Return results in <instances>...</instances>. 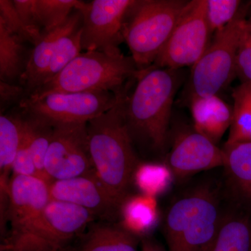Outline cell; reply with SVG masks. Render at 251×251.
<instances>
[{"mask_svg":"<svg viewBox=\"0 0 251 251\" xmlns=\"http://www.w3.org/2000/svg\"><path fill=\"white\" fill-rule=\"evenodd\" d=\"M130 82L118 94L111 108L87 122L89 151L97 177L120 209L138 160L126 117Z\"/></svg>","mask_w":251,"mask_h":251,"instance_id":"1","label":"cell"},{"mask_svg":"<svg viewBox=\"0 0 251 251\" xmlns=\"http://www.w3.org/2000/svg\"><path fill=\"white\" fill-rule=\"evenodd\" d=\"M138 83L128 96L126 117L132 130L155 149L164 148L168 138L172 106L179 86L176 70L151 66L140 71Z\"/></svg>","mask_w":251,"mask_h":251,"instance_id":"2","label":"cell"},{"mask_svg":"<svg viewBox=\"0 0 251 251\" xmlns=\"http://www.w3.org/2000/svg\"><path fill=\"white\" fill-rule=\"evenodd\" d=\"M140 72L133 58L126 57L122 52H86L77 56L58 75L31 92L27 99H40L53 93H118L133 78H138Z\"/></svg>","mask_w":251,"mask_h":251,"instance_id":"3","label":"cell"},{"mask_svg":"<svg viewBox=\"0 0 251 251\" xmlns=\"http://www.w3.org/2000/svg\"><path fill=\"white\" fill-rule=\"evenodd\" d=\"M188 1H136L125 22L124 39L131 52L138 70L151 67L179 22Z\"/></svg>","mask_w":251,"mask_h":251,"instance_id":"4","label":"cell"},{"mask_svg":"<svg viewBox=\"0 0 251 251\" xmlns=\"http://www.w3.org/2000/svg\"><path fill=\"white\" fill-rule=\"evenodd\" d=\"M222 220L216 198L209 190L199 189L171 206L166 221L169 251H207Z\"/></svg>","mask_w":251,"mask_h":251,"instance_id":"5","label":"cell"},{"mask_svg":"<svg viewBox=\"0 0 251 251\" xmlns=\"http://www.w3.org/2000/svg\"><path fill=\"white\" fill-rule=\"evenodd\" d=\"M249 9V6H242L227 25L216 31L205 52L193 66L189 85L191 100L217 95L237 76L238 50Z\"/></svg>","mask_w":251,"mask_h":251,"instance_id":"6","label":"cell"},{"mask_svg":"<svg viewBox=\"0 0 251 251\" xmlns=\"http://www.w3.org/2000/svg\"><path fill=\"white\" fill-rule=\"evenodd\" d=\"M93 213L51 199L42 215L21 237L3 241L1 251H62L94 221Z\"/></svg>","mask_w":251,"mask_h":251,"instance_id":"7","label":"cell"},{"mask_svg":"<svg viewBox=\"0 0 251 251\" xmlns=\"http://www.w3.org/2000/svg\"><path fill=\"white\" fill-rule=\"evenodd\" d=\"M206 0L188 1L169 40L155 61V67L178 70L193 66L209 45L210 27Z\"/></svg>","mask_w":251,"mask_h":251,"instance_id":"8","label":"cell"},{"mask_svg":"<svg viewBox=\"0 0 251 251\" xmlns=\"http://www.w3.org/2000/svg\"><path fill=\"white\" fill-rule=\"evenodd\" d=\"M119 93H53L40 99H23L21 107L29 116L52 125L87 123L111 108L117 102Z\"/></svg>","mask_w":251,"mask_h":251,"instance_id":"9","label":"cell"},{"mask_svg":"<svg viewBox=\"0 0 251 251\" xmlns=\"http://www.w3.org/2000/svg\"><path fill=\"white\" fill-rule=\"evenodd\" d=\"M133 0L80 1L75 10L82 16V49L87 52L119 53L123 36L126 16Z\"/></svg>","mask_w":251,"mask_h":251,"instance_id":"10","label":"cell"},{"mask_svg":"<svg viewBox=\"0 0 251 251\" xmlns=\"http://www.w3.org/2000/svg\"><path fill=\"white\" fill-rule=\"evenodd\" d=\"M45 169L52 181L94 171L89 151L87 123L53 125Z\"/></svg>","mask_w":251,"mask_h":251,"instance_id":"11","label":"cell"},{"mask_svg":"<svg viewBox=\"0 0 251 251\" xmlns=\"http://www.w3.org/2000/svg\"><path fill=\"white\" fill-rule=\"evenodd\" d=\"M7 199L5 216L9 230L3 241L21 237L39 220L51 200L49 184L39 178L13 175Z\"/></svg>","mask_w":251,"mask_h":251,"instance_id":"12","label":"cell"},{"mask_svg":"<svg viewBox=\"0 0 251 251\" xmlns=\"http://www.w3.org/2000/svg\"><path fill=\"white\" fill-rule=\"evenodd\" d=\"M225 163L224 150L196 130L180 135L169 156L172 173L182 178L198 172L224 167Z\"/></svg>","mask_w":251,"mask_h":251,"instance_id":"13","label":"cell"},{"mask_svg":"<svg viewBox=\"0 0 251 251\" xmlns=\"http://www.w3.org/2000/svg\"><path fill=\"white\" fill-rule=\"evenodd\" d=\"M52 200L83 208L95 216H105L119 209L95 171L70 179L54 180L49 184Z\"/></svg>","mask_w":251,"mask_h":251,"instance_id":"14","label":"cell"},{"mask_svg":"<svg viewBox=\"0 0 251 251\" xmlns=\"http://www.w3.org/2000/svg\"><path fill=\"white\" fill-rule=\"evenodd\" d=\"M191 101L194 130L217 144L230 128L233 109L218 95L196 97Z\"/></svg>","mask_w":251,"mask_h":251,"instance_id":"15","label":"cell"},{"mask_svg":"<svg viewBox=\"0 0 251 251\" xmlns=\"http://www.w3.org/2000/svg\"><path fill=\"white\" fill-rule=\"evenodd\" d=\"M69 19L61 27L44 33L41 40L34 45L21 76V82L31 92L40 87L44 82L56 44L67 29Z\"/></svg>","mask_w":251,"mask_h":251,"instance_id":"16","label":"cell"},{"mask_svg":"<svg viewBox=\"0 0 251 251\" xmlns=\"http://www.w3.org/2000/svg\"><path fill=\"white\" fill-rule=\"evenodd\" d=\"M119 209L122 227L138 237L150 232L158 221L156 198L151 196L141 194L126 198Z\"/></svg>","mask_w":251,"mask_h":251,"instance_id":"17","label":"cell"},{"mask_svg":"<svg viewBox=\"0 0 251 251\" xmlns=\"http://www.w3.org/2000/svg\"><path fill=\"white\" fill-rule=\"evenodd\" d=\"M225 168L234 191L251 204V142L225 145Z\"/></svg>","mask_w":251,"mask_h":251,"instance_id":"18","label":"cell"},{"mask_svg":"<svg viewBox=\"0 0 251 251\" xmlns=\"http://www.w3.org/2000/svg\"><path fill=\"white\" fill-rule=\"evenodd\" d=\"M82 16L75 10V12L72 13L69 17L67 29L56 44L50 64L42 85L58 75L64 68L80 55V50H82Z\"/></svg>","mask_w":251,"mask_h":251,"instance_id":"19","label":"cell"},{"mask_svg":"<svg viewBox=\"0 0 251 251\" xmlns=\"http://www.w3.org/2000/svg\"><path fill=\"white\" fill-rule=\"evenodd\" d=\"M138 238L122 227L94 225L84 238L81 251H138Z\"/></svg>","mask_w":251,"mask_h":251,"instance_id":"20","label":"cell"},{"mask_svg":"<svg viewBox=\"0 0 251 251\" xmlns=\"http://www.w3.org/2000/svg\"><path fill=\"white\" fill-rule=\"evenodd\" d=\"M23 119L1 115L0 117V170L1 193L7 196L10 181L9 172L12 170L15 157L22 141Z\"/></svg>","mask_w":251,"mask_h":251,"instance_id":"21","label":"cell"},{"mask_svg":"<svg viewBox=\"0 0 251 251\" xmlns=\"http://www.w3.org/2000/svg\"><path fill=\"white\" fill-rule=\"evenodd\" d=\"M207 251H251V221L245 216L222 220L217 235Z\"/></svg>","mask_w":251,"mask_h":251,"instance_id":"22","label":"cell"},{"mask_svg":"<svg viewBox=\"0 0 251 251\" xmlns=\"http://www.w3.org/2000/svg\"><path fill=\"white\" fill-rule=\"evenodd\" d=\"M53 125L41 119L32 116L23 120V133L36 169L41 178L50 184L52 180L48 176L45 169V161L52 138Z\"/></svg>","mask_w":251,"mask_h":251,"instance_id":"23","label":"cell"},{"mask_svg":"<svg viewBox=\"0 0 251 251\" xmlns=\"http://www.w3.org/2000/svg\"><path fill=\"white\" fill-rule=\"evenodd\" d=\"M17 34L6 27L4 21L0 19V78L1 81L9 80L20 77L24 72L23 64L24 48L23 41Z\"/></svg>","mask_w":251,"mask_h":251,"instance_id":"24","label":"cell"},{"mask_svg":"<svg viewBox=\"0 0 251 251\" xmlns=\"http://www.w3.org/2000/svg\"><path fill=\"white\" fill-rule=\"evenodd\" d=\"M232 122L226 145L251 142V97L241 85L233 93Z\"/></svg>","mask_w":251,"mask_h":251,"instance_id":"25","label":"cell"},{"mask_svg":"<svg viewBox=\"0 0 251 251\" xmlns=\"http://www.w3.org/2000/svg\"><path fill=\"white\" fill-rule=\"evenodd\" d=\"M172 173L170 168L163 165L142 163L137 166L133 181L142 194L156 198L169 188Z\"/></svg>","mask_w":251,"mask_h":251,"instance_id":"26","label":"cell"},{"mask_svg":"<svg viewBox=\"0 0 251 251\" xmlns=\"http://www.w3.org/2000/svg\"><path fill=\"white\" fill-rule=\"evenodd\" d=\"M77 0H36V7L41 27L45 32L62 26L72 14Z\"/></svg>","mask_w":251,"mask_h":251,"instance_id":"27","label":"cell"},{"mask_svg":"<svg viewBox=\"0 0 251 251\" xmlns=\"http://www.w3.org/2000/svg\"><path fill=\"white\" fill-rule=\"evenodd\" d=\"M242 5L239 0H206V18L211 33L227 25L237 16Z\"/></svg>","mask_w":251,"mask_h":251,"instance_id":"28","label":"cell"},{"mask_svg":"<svg viewBox=\"0 0 251 251\" xmlns=\"http://www.w3.org/2000/svg\"><path fill=\"white\" fill-rule=\"evenodd\" d=\"M13 1L21 21L30 34L33 44L35 45L43 36L36 7V0H14Z\"/></svg>","mask_w":251,"mask_h":251,"instance_id":"29","label":"cell"},{"mask_svg":"<svg viewBox=\"0 0 251 251\" xmlns=\"http://www.w3.org/2000/svg\"><path fill=\"white\" fill-rule=\"evenodd\" d=\"M0 19L4 21L6 27L14 34H17L24 41L33 44L32 39L27 27L21 21L14 1L10 0H0Z\"/></svg>","mask_w":251,"mask_h":251,"instance_id":"30","label":"cell"},{"mask_svg":"<svg viewBox=\"0 0 251 251\" xmlns=\"http://www.w3.org/2000/svg\"><path fill=\"white\" fill-rule=\"evenodd\" d=\"M11 171L14 173V175L31 176V177L39 178L43 180L36 169L35 163L31 156L24 133H23L21 145L15 157Z\"/></svg>","mask_w":251,"mask_h":251,"instance_id":"31","label":"cell"},{"mask_svg":"<svg viewBox=\"0 0 251 251\" xmlns=\"http://www.w3.org/2000/svg\"><path fill=\"white\" fill-rule=\"evenodd\" d=\"M237 76L242 79V83H251V36L248 32L247 25L238 50Z\"/></svg>","mask_w":251,"mask_h":251,"instance_id":"32","label":"cell"},{"mask_svg":"<svg viewBox=\"0 0 251 251\" xmlns=\"http://www.w3.org/2000/svg\"><path fill=\"white\" fill-rule=\"evenodd\" d=\"M23 94V88L21 86L11 85L7 82H0V100L1 108L16 101Z\"/></svg>","mask_w":251,"mask_h":251,"instance_id":"33","label":"cell"},{"mask_svg":"<svg viewBox=\"0 0 251 251\" xmlns=\"http://www.w3.org/2000/svg\"><path fill=\"white\" fill-rule=\"evenodd\" d=\"M141 249L142 251H166L160 244L148 237L142 239Z\"/></svg>","mask_w":251,"mask_h":251,"instance_id":"34","label":"cell"},{"mask_svg":"<svg viewBox=\"0 0 251 251\" xmlns=\"http://www.w3.org/2000/svg\"><path fill=\"white\" fill-rule=\"evenodd\" d=\"M242 85L244 86V88L246 89L248 93H249V95L251 97V83H250V82H243Z\"/></svg>","mask_w":251,"mask_h":251,"instance_id":"35","label":"cell"},{"mask_svg":"<svg viewBox=\"0 0 251 251\" xmlns=\"http://www.w3.org/2000/svg\"><path fill=\"white\" fill-rule=\"evenodd\" d=\"M247 29L248 32H249V34H250V36H251V23L249 22V21H248L247 22Z\"/></svg>","mask_w":251,"mask_h":251,"instance_id":"36","label":"cell"},{"mask_svg":"<svg viewBox=\"0 0 251 251\" xmlns=\"http://www.w3.org/2000/svg\"><path fill=\"white\" fill-rule=\"evenodd\" d=\"M248 21H249V22H250L251 23V15L250 18H249V20H248Z\"/></svg>","mask_w":251,"mask_h":251,"instance_id":"37","label":"cell"}]
</instances>
